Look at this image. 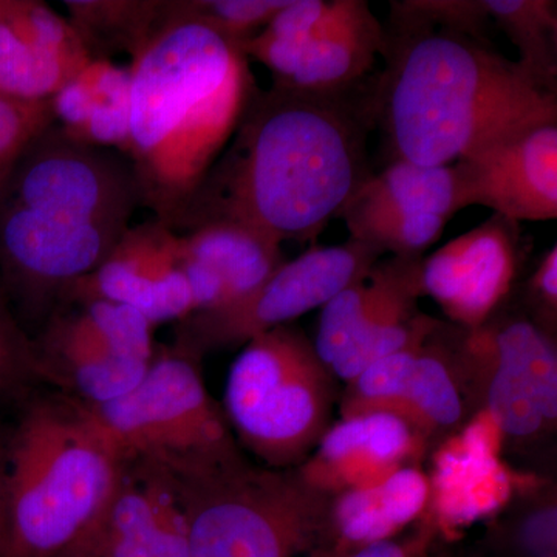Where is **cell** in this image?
Here are the masks:
<instances>
[{
  "label": "cell",
  "mask_w": 557,
  "mask_h": 557,
  "mask_svg": "<svg viewBox=\"0 0 557 557\" xmlns=\"http://www.w3.org/2000/svg\"><path fill=\"white\" fill-rule=\"evenodd\" d=\"M370 104L350 95L256 91L172 231L230 220L282 244L314 240L370 177Z\"/></svg>",
  "instance_id": "cell-1"
},
{
  "label": "cell",
  "mask_w": 557,
  "mask_h": 557,
  "mask_svg": "<svg viewBox=\"0 0 557 557\" xmlns=\"http://www.w3.org/2000/svg\"><path fill=\"white\" fill-rule=\"evenodd\" d=\"M387 65L370 101L392 160L449 166L557 121V95L490 42L392 16Z\"/></svg>",
  "instance_id": "cell-2"
},
{
  "label": "cell",
  "mask_w": 557,
  "mask_h": 557,
  "mask_svg": "<svg viewBox=\"0 0 557 557\" xmlns=\"http://www.w3.org/2000/svg\"><path fill=\"white\" fill-rule=\"evenodd\" d=\"M129 65L126 157L141 207L172 228L259 87L239 47L170 10L168 24Z\"/></svg>",
  "instance_id": "cell-3"
},
{
  "label": "cell",
  "mask_w": 557,
  "mask_h": 557,
  "mask_svg": "<svg viewBox=\"0 0 557 557\" xmlns=\"http://www.w3.org/2000/svg\"><path fill=\"white\" fill-rule=\"evenodd\" d=\"M120 467L78 403H27L0 469V557L64 555L100 515Z\"/></svg>",
  "instance_id": "cell-4"
},
{
  "label": "cell",
  "mask_w": 557,
  "mask_h": 557,
  "mask_svg": "<svg viewBox=\"0 0 557 557\" xmlns=\"http://www.w3.org/2000/svg\"><path fill=\"white\" fill-rule=\"evenodd\" d=\"M161 467L185 511L190 557H298L327 533L332 497L296 469L255 467L240 449Z\"/></svg>",
  "instance_id": "cell-5"
},
{
  "label": "cell",
  "mask_w": 557,
  "mask_h": 557,
  "mask_svg": "<svg viewBox=\"0 0 557 557\" xmlns=\"http://www.w3.org/2000/svg\"><path fill=\"white\" fill-rule=\"evenodd\" d=\"M335 375L309 336L278 325L245 344L231 366L223 412L267 468L296 469L332 426Z\"/></svg>",
  "instance_id": "cell-6"
},
{
  "label": "cell",
  "mask_w": 557,
  "mask_h": 557,
  "mask_svg": "<svg viewBox=\"0 0 557 557\" xmlns=\"http://www.w3.org/2000/svg\"><path fill=\"white\" fill-rule=\"evenodd\" d=\"M200 358L178 343L156 347L148 372L131 392L97 408L79 405L112 456L170 467L239 450L223 408L209 395Z\"/></svg>",
  "instance_id": "cell-7"
},
{
  "label": "cell",
  "mask_w": 557,
  "mask_h": 557,
  "mask_svg": "<svg viewBox=\"0 0 557 557\" xmlns=\"http://www.w3.org/2000/svg\"><path fill=\"white\" fill-rule=\"evenodd\" d=\"M57 222L126 231L141 196L126 156L70 138L58 124L22 153L0 199Z\"/></svg>",
  "instance_id": "cell-8"
},
{
  "label": "cell",
  "mask_w": 557,
  "mask_h": 557,
  "mask_svg": "<svg viewBox=\"0 0 557 557\" xmlns=\"http://www.w3.org/2000/svg\"><path fill=\"white\" fill-rule=\"evenodd\" d=\"M381 258L380 249L355 239L333 247H311L299 258L287 260L262 287L239 302L194 313L180 322L175 343L200 357L212 348L245 346L260 333L322 309Z\"/></svg>",
  "instance_id": "cell-9"
},
{
  "label": "cell",
  "mask_w": 557,
  "mask_h": 557,
  "mask_svg": "<svg viewBox=\"0 0 557 557\" xmlns=\"http://www.w3.org/2000/svg\"><path fill=\"white\" fill-rule=\"evenodd\" d=\"M421 262L423 258L380 259L322 307L313 346L341 380L355 379L421 335Z\"/></svg>",
  "instance_id": "cell-10"
},
{
  "label": "cell",
  "mask_w": 557,
  "mask_h": 557,
  "mask_svg": "<svg viewBox=\"0 0 557 557\" xmlns=\"http://www.w3.org/2000/svg\"><path fill=\"white\" fill-rule=\"evenodd\" d=\"M386 32L364 0H330L321 22L299 40L260 30L244 44L248 61L265 65L273 87L318 95H350L384 53Z\"/></svg>",
  "instance_id": "cell-11"
},
{
  "label": "cell",
  "mask_w": 557,
  "mask_h": 557,
  "mask_svg": "<svg viewBox=\"0 0 557 557\" xmlns=\"http://www.w3.org/2000/svg\"><path fill=\"white\" fill-rule=\"evenodd\" d=\"M463 357L490 370L487 417L505 435L530 438L557 420L555 341L531 319L490 321L465 330Z\"/></svg>",
  "instance_id": "cell-12"
},
{
  "label": "cell",
  "mask_w": 557,
  "mask_h": 557,
  "mask_svg": "<svg viewBox=\"0 0 557 557\" xmlns=\"http://www.w3.org/2000/svg\"><path fill=\"white\" fill-rule=\"evenodd\" d=\"M61 557H190L188 523L170 472L121 461L100 515Z\"/></svg>",
  "instance_id": "cell-13"
},
{
  "label": "cell",
  "mask_w": 557,
  "mask_h": 557,
  "mask_svg": "<svg viewBox=\"0 0 557 557\" xmlns=\"http://www.w3.org/2000/svg\"><path fill=\"white\" fill-rule=\"evenodd\" d=\"M520 245L519 223L494 214L423 258L421 293L461 329L482 327L511 293Z\"/></svg>",
  "instance_id": "cell-14"
},
{
  "label": "cell",
  "mask_w": 557,
  "mask_h": 557,
  "mask_svg": "<svg viewBox=\"0 0 557 557\" xmlns=\"http://www.w3.org/2000/svg\"><path fill=\"white\" fill-rule=\"evenodd\" d=\"M178 255V234L160 220H148L127 228L104 262L62 289L61 298L124 304L152 327L185 321L194 313V300Z\"/></svg>",
  "instance_id": "cell-15"
},
{
  "label": "cell",
  "mask_w": 557,
  "mask_h": 557,
  "mask_svg": "<svg viewBox=\"0 0 557 557\" xmlns=\"http://www.w3.org/2000/svg\"><path fill=\"white\" fill-rule=\"evenodd\" d=\"M457 166L468 207L490 208L516 223L557 219V121L498 139Z\"/></svg>",
  "instance_id": "cell-16"
},
{
  "label": "cell",
  "mask_w": 557,
  "mask_h": 557,
  "mask_svg": "<svg viewBox=\"0 0 557 557\" xmlns=\"http://www.w3.org/2000/svg\"><path fill=\"white\" fill-rule=\"evenodd\" d=\"M0 260L35 295L60 293L104 262L126 231L67 225L0 201Z\"/></svg>",
  "instance_id": "cell-17"
},
{
  "label": "cell",
  "mask_w": 557,
  "mask_h": 557,
  "mask_svg": "<svg viewBox=\"0 0 557 557\" xmlns=\"http://www.w3.org/2000/svg\"><path fill=\"white\" fill-rule=\"evenodd\" d=\"M91 58L72 24L36 0H0V95L51 100Z\"/></svg>",
  "instance_id": "cell-18"
},
{
  "label": "cell",
  "mask_w": 557,
  "mask_h": 557,
  "mask_svg": "<svg viewBox=\"0 0 557 557\" xmlns=\"http://www.w3.org/2000/svg\"><path fill=\"white\" fill-rule=\"evenodd\" d=\"M426 437L403 418L368 413L341 418L299 468V478L324 496L379 485L401 468L416 467Z\"/></svg>",
  "instance_id": "cell-19"
},
{
  "label": "cell",
  "mask_w": 557,
  "mask_h": 557,
  "mask_svg": "<svg viewBox=\"0 0 557 557\" xmlns=\"http://www.w3.org/2000/svg\"><path fill=\"white\" fill-rule=\"evenodd\" d=\"M429 494L428 475L416 467H406L379 485L332 497L327 531L335 537V549L329 557L394 539L423 515Z\"/></svg>",
  "instance_id": "cell-20"
},
{
  "label": "cell",
  "mask_w": 557,
  "mask_h": 557,
  "mask_svg": "<svg viewBox=\"0 0 557 557\" xmlns=\"http://www.w3.org/2000/svg\"><path fill=\"white\" fill-rule=\"evenodd\" d=\"M131 65L91 61L53 98L54 120L70 138L126 156L131 141Z\"/></svg>",
  "instance_id": "cell-21"
},
{
  "label": "cell",
  "mask_w": 557,
  "mask_h": 557,
  "mask_svg": "<svg viewBox=\"0 0 557 557\" xmlns=\"http://www.w3.org/2000/svg\"><path fill=\"white\" fill-rule=\"evenodd\" d=\"M178 236L190 258L219 277L223 289L220 309L247 298L287 262L278 242L230 220L205 223Z\"/></svg>",
  "instance_id": "cell-22"
},
{
  "label": "cell",
  "mask_w": 557,
  "mask_h": 557,
  "mask_svg": "<svg viewBox=\"0 0 557 557\" xmlns=\"http://www.w3.org/2000/svg\"><path fill=\"white\" fill-rule=\"evenodd\" d=\"M69 22L91 61L129 53L132 60L168 24L163 0H65Z\"/></svg>",
  "instance_id": "cell-23"
},
{
  "label": "cell",
  "mask_w": 557,
  "mask_h": 557,
  "mask_svg": "<svg viewBox=\"0 0 557 557\" xmlns=\"http://www.w3.org/2000/svg\"><path fill=\"white\" fill-rule=\"evenodd\" d=\"M354 196L448 220L460 209L468 208L463 177L457 163L421 166L406 160H392L380 174L370 175Z\"/></svg>",
  "instance_id": "cell-24"
},
{
  "label": "cell",
  "mask_w": 557,
  "mask_h": 557,
  "mask_svg": "<svg viewBox=\"0 0 557 557\" xmlns=\"http://www.w3.org/2000/svg\"><path fill=\"white\" fill-rule=\"evenodd\" d=\"M442 324L424 339L397 412L423 437L457 426L463 399L457 386L453 355L440 338Z\"/></svg>",
  "instance_id": "cell-25"
},
{
  "label": "cell",
  "mask_w": 557,
  "mask_h": 557,
  "mask_svg": "<svg viewBox=\"0 0 557 557\" xmlns=\"http://www.w3.org/2000/svg\"><path fill=\"white\" fill-rule=\"evenodd\" d=\"M341 219L350 231V239L372 245L383 255L391 252L394 258H423L449 222L440 215L417 214L355 196Z\"/></svg>",
  "instance_id": "cell-26"
},
{
  "label": "cell",
  "mask_w": 557,
  "mask_h": 557,
  "mask_svg": "<svg viewBox=\"0 0 557 557\" xmlns=\"http://www.w3.org/2000/svg\"><path fill=\"white\" fill-rule=\"evenodd\" d=\"M496 22L519 51L516 61L539 86L556 94L557 14L549 0H486Z\"/></svg>",
  "instance_id": "cell-27"
},
{
  "label": "cell",
  "mask_w": 557,
  "mask_h": 557,
  "mask_svg": "<svg viewBox=\"0 0 557 557\" xmlns=\"http://www.w3.org/2000/svg\"><path fill=\"white\" fill-rule=\"evenodd\" d=\"M434 329L413 341L410 346L376 359L354 380L348 381L346 392L341 398V418L368 413H392L397 417L418 354Z\"/></svg>",
  "instance_id": "cell-28"
},
{
  "label": "cell",
  "mask_w": 557,
  "mask_h": 557,
  "mask_svg": "<svg viewBox=\"0 0 557 557\" xmlns=\"http://www.w3.org/2000/svg\"><path fill=\"white\" fill-rule=\"evenodd\" d=\"M75 318L120 357L152 361V325L139 311L108 299L64 300Z\"/></svg>",
  "instance_id": "cell-29"
},
{
  "label": "cell",
  "mask_w": 557,
  "mask_h": 557,
  "mask_svg": "<svg viewBox=\"0 0 557 557\" xmlns=\"http://www.w3.org/2000/svg\"><path fill=\"white\" fill-rule=\"evenodd\" d=\"M288 0H172V17L189 20L239 47L267 27Z\"/></svg>",
  "instance_id": "cell-30"
},
{
  "label": "cell",
  "mask_w": 557,
  "mask_h": 557,
  "mask_svg": "<svg viewBox=\"0 0 557 557\" xmlns=\"http://www.w3.org/2000/svg\"><path fill=\"white\" fill-rule=\"evenodd\" d=\"M40 381L35 341L17 324L0 292V408L27 401Z\"/></svg>",
  "instance_id": "cell-31"
},
{
  "label": "cell",
  "mask_w": 557,
  "mask_h": 557,
  "mask_svg": "<svg viewBox=\"0 0 557 557\" xmlns=\"http://www.w3.org/2000/svg\"><path fill=\"white\" fill-rule=\"evenodd\" d=\"M57 124L51 100L27 101L0 95V193L25 149Z\"/></svg>",
  "instance_id": "cell-32"
},
{
  "label": "cell",
  "mask_w": 557,
  "mask_h": 557,
  "mask_svg": "<svg viewBox=\"0 0 557 557\" xmlns=\"http://www.w3.org/2000/svg\"><path fill=\"white\" fill-rule=\"evenodd\" d=\"M392 16L418 22L432 28L465 33L486 40V24L491 21L486 0H410L392 2Z\"/></svg>",
  "instance_id": "cell-33"
},
{
  "label": "cell",
  "mask_w": 557,
  "mask_h": 557,
  "mask_svg": "<svg viewBox=\"0 0 557 557\" xmlns=\"http://www.w3.org/2000/svg\"><path fill=\"white\" fill-rule=\"evenodd\" d=\"M528 299L533 306L539 329L552 335L549 329L555 327L557 314V245L542 256L536 269L528 278Z\"/></svg>",
  "instance_id": "cell-34"
},
{
  "label": "cell",
  "mask_w": 557,
  "mask_h": 557,
  "mask_svg": "<svg viewBox=\"0 0 557 557\" xmlns=\"http://www.w3.org/2000/svg\"><path fill=\"white\" fill-rule=\"evenodd\" d=\"M10 429L0 426V469H2L3 457H5L7 443H9Z\"/></svg>",
  "instance_id": "cell-35"
}]
</instances>
